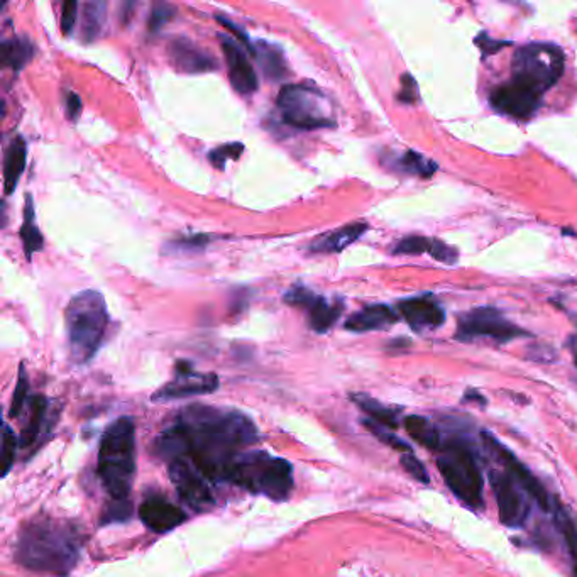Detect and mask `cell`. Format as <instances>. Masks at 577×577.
<instances>
[{"label": "cell", "instance_id": "cell-1", "mask_svg": "<svg viewBox=\"0 0 577 577\" xmlns=\"http://www.w3.org/2000/svg\"><path fill=\"white\" fill-rule=\"evenodd\" d=\"M259 439L255 422L237 410L190 405L156 441V452L187 459L209 481H224L230 464Z\"/></svg>", "mask_w": 577, "mask_h": 577}, {"label": "cell", "instance_id": "cell-35", "mask_svg": "<svg viewBox=\"0 0 577 577\" xmlns=\"http://www.w3.org/2000/svg\"><path fill=\"white\" fill-rule=\"evenodd\" d=\"M17 445H19V441H17L14 430L9 427V423H4V429H2V464H0L4 478L9 474V470L13 468Z\"/></svg>", "mask_w": 577, "mask_h": 577}, {"label": "cell", "instance_id": "cell-23", "mask_svg": "<svg viewBox=\"0 0 577 577\" xmlns=\"http://www.w3.org/2000/svg\"><path fill=\"white\" fill-rule=\"evenodd\" d=\"M27 148L23 137H14L4 154V191L11 195L26 170Z\"/></svg>", "mask_w": 577, "mask_h": 577}, {"label": "cell", "instance_id": "cell-18", "mask_svg": "<svg viewBox=\"0 0 577 577\" xmlns=\"http://www.w3.org/2000/svg\"><path fill=\"white\" fill-rule=\"evenodd\" d=\"M141 522L154 534H166L187 520V513L164 498L144 499L137 511Z\"/></svg>", "mask_w": 577, "mask_h": 577}, {"label": "cell", "instance_id": "cell-38", "mask_svg": "<svg viewBox=\"0 0 577 577\" xmlns=\"http://www.w3.org/2000/svg\"><path fill=\"white\" fill-rule=\"evenodd\" d=\"M400 462H402L403 470H406L415 481L422 484L430 483L429 472L427 468L420 462V459H416L412 452H406L400 457Z\"/></svg>", "mask_w": 577, "mask_h": 577}, {"label": "cell", "instance_id": "cell-39", "mask_svg": "<svg viewBox=\"0 0 577 577\" xmlns=\"http://www.w3.org/2000/svg\"><path fill=\"white\" fill-rule=\"evenodd\" d=\"M131 513H133V507H131L129 499H112V503L106 510L102 522L104 524L122 522V520H127L131 517Z\"/></svg>", "mask_w": 577, "mask_h": 577}, {"label": "cell", "instance_id": "cell-2", "mask_svg": "<svg viewBox=\"0 0 577 577\" xmlns=\"http://www.w3.org/2000/svg\"><path fill=\"white\" fill-rule=\"evenodd\" d=\"M80 549V532L73 525L38 518L29 522L19 534L15 561L33 572L65 577L79 563Z\"/></svg>", "mask_w": 577, "mask_h": 577}, {"label": "cell", "instance_id": "cell-25", "mask_svg": "<svg viewBox=\"0 0 577 577\" xmlns=\"http://www.w3.org/2000/svg\"><path fill=\"white\" fill-rule=\"evenodd\" d=\"M403 423H405V430L415 442L433 452H441L443 445L441 430L437 429V425L432 423L427 416H406Z\"/></svg>", "mask_w": 577, "mask_h": 577}, {"label": "cell", "instance_id": "cell-15", "mask_svg": "<svg viewBox=\"0 0 577 577\" xmlns=\"http://www.w3.org/2000/svg\"><path fill=\"white\" fill-rule=\"evenodd\" d=\"M542 97L544 95L510 80L491 92V106L505 116L515 119H528L537 112L542 104Z\"/></svg>", "mask_w": 577, "mask_h": 577}, {"label": "cell", "instance_id": "cell-40", "mask_svg": "<svg viewBox=\"0 0 577 577\" xmlns=\"http://www.w3.org/2000/svg\"><path fill=\"white\" fill-rule=\"evenodd\" d=\"M418 85L416 80L412 75H403L402 77V88L398 92V100L403 104H415L418 102Z\"/></svg>", "mask_w": 577, "mask_h": 577}, {"label": "cell", "instance_id": "cell-26", "mask_svg": "<svg viewBox=\"0 0 577 577\" xmlns=\"http://www.w3.org/2000/svg\"><path fill=\"white\" fill-rule=\"evenodd\" d=\"M253 54L269 80H283L288 75L282 50L275 44H269L266 41H257Z\"/></svg>", "mask_w": 577, "mask_h": 577}, {"label": "cell", "instance_id": "cell-9", "mask_svg": "<svg viewBox=\"0 0 577 577\" xmlns=\"http://www.w3.org/2000/svg\"><path fill=\"white\" fill-rule=\"evenodd\" d=\"M481 441H483L486 451L497 459L507 474H510L511 478L524 488L538 508L551 515L555 503H557V498L552 497L551 493L547 491V488L535 478V474L528 470L524 462L511 452L510 449H507V445L499 442L497 437L493 433H489L488 430L481 432Z\"/></svg>", "mask_w": 577, "mask_h": 577}, {"label": "cell", "instance_id": "cell-16", "mask_svg": "<svg viewBox=\"0 0 577 577\" xmlns=\"http://www.w3.org/2000/svg\"><path fill=\"white\" fill-rule=\"evenodd\" d=\"M219 40H220V48H222V53L226 58V63H228L230 85L234 87L236 92H239L241 95L255 94L256 90L259 88V83H257L255 67L249 61L247 54L232 36L228 38L224 34H219Z\"/></svg>", "mask_w": 577, "mask_h": 577}, {"label": "cell", "instance_id": "cell-19", "mask_svg": "<svg viewBox=\"0 0 577 577\" xmlns=\"http://www.w3.org/2000/svg\"><path fill=\"white\" fill-rule=\"evenodd\" d=\"M398 312L416 332L433 330L445 322V312L441 303L430 296H415L402 300L398 303Z\"/></svg>", "mask_w": 577, "mask_h": 577}, {"label": "cell", "instance_id": "cell-12", "mask_svg": "<svg viewBox=\"0 0 577 577\" xmlns=\"http://www.w3.org/2000/svg\"><path fill=\"white\" fill-rule=\"evenodd\" d=\"M283 302L290 307L305 310L310 329L317 334L329 332L344 312L342 300L329 302L325 296L317 295L303 284H293L284 295Z\"/></svg>", "mask_w": 577, "mask_h": 577}, {"label": "cell", "instance_id": "cell-5", "mask_svg": "<svg viewBox=\"0 0 577 577\" xmlns=\"http://www.w3.org/2000/svg\"><path fill=\"white\" fill-rule=\"evenodd\" d=\"M224 481L273 501H284L293 489L295 478L293 466L282 457L263 451H247L230 464Z\"/></svg>", "mask_w": 577, "mask_h": 577}, {"label": "cell", "instance_id": "cell-21", "mask_svg": "<svg viewBox=\"0 0 577 577\" xmlns=\"http://www.w3.org/2000/svg\"><path fill=\"white\" fill-rule=\"evenodd\" d=\"M366 230H368V224L356 222V224H349V226L336 228L332 232L322 234L317 239L310 242V253H315V255L342 253L346 247H349L352 242L358 241Z\"/></svg>", "mask_w": 577, "mask_h": 577}, {"label": "cell", "instance_id": "cell-24", "mask_svg": "<svg viewBox=\"0 0 577 577\" xmlns=\"http://www.w3.org/2000/svg\"><path fill=\"white\" fill-rule=\"evenodd\" d=\"M551 515L555 528L564 538L565 547L572 563V576L577 577V518L559 499Z\"/></svg>", "mask_w": 577, "mask_h": 577}, {"label": "cell", "instance_id": "cell-47", "mask_svg": "<svg viewBox=\"0 0 577 577\" xmlns=\"http://www.w3.org/2000/svg\"><path fill=\"white\" fill-rule=\"evenodd\" d=\"M464 400H466V402L479 403V405H481V403H483V405L486 403L484 402L483 395H479L478 391H468V393H466V396H464Z\"/></svg>", "mask_w": 577, "mask_h": 577}, {"label": "cell", "instance_id": "cell-31", "mask_svg": "<svg viewBox=\"0 0 577 577\" xmlns=\"http://www.w3.org/2000/svg\"><path fill=\"white\" fill-rule=\"evenodd\" d=\"M46 410H48L46 398L41 396V395H36V396L31 400V415H29L26 427L23 429L21 439H19V445H21V447H29L31 443L36 442L41 429H42V422H44V416H46Z\"/></svg>", "mask_w": 577, "mask_h": 577}, {"label": "cell", "instance_id": "cell-8", "mask_svg": "<svg viewBox=\"0 0 577 577\" xmlns=\"http://www.w3.org/2000/svg\"><path fill=\"white\" fill-rule=\"evenodd\" d=\"M276 107L283 124L298 131H315L336 126L327 97L309 83L284 85L276 98Z\"/></svg>", "mask_w": 577, "mask_h": 577}, {"label": "cell", "instance_id": "cell-34", "mask_svg": "<svg viewBox=\"0 0 577 577\" xmlns=\"http://www.w3.org/2000/svg\"><path fill=\"white\" fill-rule=\"evenodd\" d=\"M176 15V7L166 2L154 4L148 19L149 34H158Z\"/></svg>", "mask_w": 577, "mask_h": 577}, {"label": "cell", "instance_id": "cell-41", "mask_svg": "<svg viewBox=\"0 0 577 577\" xmlns=\"http://www.w3.org/2000/svg\"><path fill=\"white\" fill-rule=\"evenodd\" d=\"M77 15H79V4L73 2V0L65 2L63 7H61V31H63L65 36L73 33V27H75V23H77Z\"/></svg>", "mask_w": 577, "mask_h": 577}, {"label": "cell", "instance_id": "cell-22", "mask_svg": "<svg viewBox=\"0 0 577 577\" xmlns=\"http://www.w3.org/2000/svg\"><path fill=\"white\" fill-rule=\"evenodd\" d=\"M429 253L435 261H441L445 265H454L457 261V251L449 247L445 242L422 237V236H410L402 241L396 242L393 247V255H425Z\"/></svg>", "mask_w": 577, "mask_h": 577}, {"label": "cell", "instance_id": "cell-28", "mask_svg": "<svg viewBox=\"0 0 577 577\" xmlns=\"http://www.w3.org/2000/svg\"><path fill=\"white\" fill-rule=\"evenodd\" d=\"M19 236H21V241H23L26 259L27 261H31L33 256L36 255V253H40L41 249L44 247V237H42L40 228H38V224H36L34 203H33V197H31V195H27L26 197L24 220H23V226H21V230H19Z\"/></svg>", "mask_w": 577, "mask_h": 577}, {"label": "cell", "instance_id": "cell-20", "mask_svg": "<svg viewBox=\"0 0 577 577\" xmlns=\"http://www.w3.org/2000/svg\"><path fill=\"white\" fill-rule=\"evenodd\" d=\"M396 322H398V313L395 310L383 303H375L350 315L344 323V329L356 334H364L373 330H385Z\"/></svg>", "mask_w": 577, "mask_h": 577}, {"label": "cell", "instance_id": "cell-6", "mask_svg": "<svg viewBox=\"0 0 577 577\" xmlns=\"http://www.w3.org/2000/svg\"><path fill=\"white\" fill-rule=\"evenodd\" d=\"M437 468L457 499H461L470 510H483V472L470 442L461 439L443 441Z\"/></svg>", "mask_w": 577, "mask_h": 577}, {"label": "cell", "instance_id": "cell-10", "mask_svg": "<svg viewBox=\"0 0 577 577\" xmlns=\"http://www.w3.org/2000/svg\"><path fill=\"white\" fill-rule=\"evenodd\" d=\"M524 336H526L524 329L517 327L499 310L493 307L470 310L468 313L461 315L457 322L456 339L459 340L489 337L495 342L505 344Z\"/></svg>", "mask_w": 577, "mask_h": 577}, {"label": "cell", "instance_id": "cell-45", "mask_svg": "<svg viewBox=\"0 0 577 577\" xmlns=\"http://www.w3.org/2000/svg\"><path fill=\"white\" fill-rule=\"evenodd\" d=\"M65 108H67V116L70 121H77L79 114L81 112V100L75 92H67L65 94Z\"/></svg>", "mask_w": 577, "mask_h": 577}, {"label": "cell", "instance_id": "cell-3", "mask_svg": "<svg viewBox=\"0 0 577 577\" xmlns=\"http://www.w3.org/2000/svg\"><path fill=\"white\" fill-rule=\"evenodd\" d=\"M97 474L112 499H127L135 474V427L129 416L108 425L98 449Z\"/></svg>", "mask_w": 577, "mask_h": 577}, {"label": "cell", "instance_id": "cell-27", "mask_svg": "<svg viewBox=\"0 0 577 577\" xmlns=\"http://www.w3.org/2000/svg\"><path fill=\"white\" fill-rule=\"evenodd\" d=\"M2 67L11 68L13 71H21L34 56L33 42L24 36H14L11 40L2 41Z\"/></svg>", "mask_w": 577, "mask_h": 577}, {"label": "cell", "instance_id": "cell-44", "mask_svg": "<svg viewBox=\"0 0 577 577\" xmlns=\"http://www.w3.org/2000/svg\"><path fill=\"white\" fill-rule=\"evenodd\" d=\"M508 44H510V41L489 40L488 34H484V33H481V34L476 38V46H479V50L483 51L484 56L498 53L501 48H505V46H508Z\"/></svg>", "mask_w": 577, "mask_h": 577}, {"label": "cell", "instance_id": "cell-33", "mask_svg": "<svg viewBox=\"0 0 577 577\" xmlns=\"http://www.w3.org/2000/svg\"><path fill=\"white\" fill-rule=\"evenodd\" d=\"M363 425L366 429L369 430L377 439H379L381 442L386 443L388 447H391L393 451H398L400 454L412 452V445L402 441V439H400L398 435H395L393 432H389L391 429H388V427H383V425H379V423L373 422V420H364Z\"/></svg>", "mask_w": 577, "mask_h": 577}, {"label": "cell", "instance_id": "cell-37", "mask_svg": "<svg viewBox=\"0 0 577 577\" xmlns=\"http://www.w3.org/2000/svg\"><path fill=\"white\" fill-rule=\"evenodd\" d=\"M244 144L241 143H228L224 146H219L215 148L210 154H209V160L214 164L215 168L219 170H224L226 168V163L228 160H239L242 153H244Z\"/></svg>", "mask_w": 577, "mask_h": 577}, {"label": "cell", "instance_id": "cell-43", "mask_svg": "<svg viewBox=\"0 0 577 577\" xmlns=\"http://www.w3.org/2000/svg\"><path fill=\"white\" fill-rule=\"evenodd\" d=\"M217 21L228 29V33L232 34V38H237V40L241 41L242 44L247 48V51L253 54V51H255V42L249 40V36L242 31L241 27L236 26L230 19L224 17V15H217Z\"/></svg>", "mask_w": 577, "mask_h": 577}, {"label": "cell", "instance_id": "cell-32", "mask_svg": "<svg viewBox=\"0 0 577 577\" xmlns=\"http://www.w3.org/2000/svg\"><path fill=\"white\" fill-rule=\"evenodd\" d=\"M398 166L403 172L412 173V175L422 176V178H430L437 172V164L430 162L427 158H423L422 154H418L415 151H406L402 158L398 160Z\"/></svg>", "mask_w": 577, "mask_h": 577}, {"label": "cell", "instance_id": "cell-46", "mask_svg": "<svg viewBox=\"0 0 577 577\" xmlns=\"http://www.w3.org/2000/svg\"><path fill=\"white\" fill-rule=\"evenodd\" d=\"M567 348L571 350V354H572V361L576 364L577 368V332L576 334H572L571 339H569V342H567Z\"/></svg>", "mask_w": 577, "mask_h": 577}, {"label": "cell", "instance_id": "cell-7", "mask_svg": "<svg viewBox=\"0 0 577 577\" xmlns=\"http://www.w3.org/2000/svg\"><path fill=\"white\" fill-rule=\"evenodd\" d=\"M564 51L552 42L522 46L511 61V81L544 95L564 75Z\"/></svg>", "mask_w": 577, "mask_h": 577}, {"label": "cell", "instance_id": "cell-36", "mask_svg": "<svg viewBox=\"0 0 577 577\" xmlns=\"http://www.w3.org/2000/svg\"><path fill=\"white\" fill-rule=\"evenodd\" d=\"M27 391H29V379H27L24 364H21L15 389H14L13 402H11V408H9V416L14 418V416L21 415V412L24 408V403L27 400Z\"/></svg>", "mask_w": 577, "mask_h": 577}, {"label": "cell", "instance_id": "cell-4", "mask_svg": "<svg viewBox=\"0 0 577 577\" xmlns=\"http://www.w3.org/2000/svg\"><path fill=\"white\" fill-rule=\"evenodd\" d=\"M70 359L87 364L100 349L108 327V310L102 293L83 290L68 302L65 310Z\"/></svg>", "mask_w": 577, "mask_h": 577}, {"label": "cell", "instance_id": "cell-29", "mask_svg": "<svg viewBox=\"0 0 577 577\" xmlns=\"http://www.w3.org/2000/svg\"><path fill=\"white\" fill-rule=\"evenodd\" d=\"M350 400L356 403V405L363 410L364 414H368V415L371 416L373 422H377L379 425L388 427V429L391 430L398 429L400 422H398L396 410L389 408L386 405L377 402V400L368 396V395H364V393H354V395H350Z\"/></svg>", "mask_w": 577, "mask_h": 577}, {"label": "cell", "instance_id": "cell-17", "mask_svg": "<svg viewBox=\"0 0 577 577\" xmlns=\"http://www.w3.org/2000/svg\"><path fill=\"white\" fill-rule=\"evenodd\" d=\"M168 60L176 71L187 75H200L219 70V61L212 54L187 38H175L168 44Z\"/></svg>", "mask_w": 577, "mask_h": 577}, {"label": "cell", "instance_id": "cell-11", "mask_svg": "<svg viewBox=\"0 0 577 577\" xmlns=\"http://www.w3.org/2000/svg\"><path fill=\"white\" fill-rule=\"evenodd\" d=\"M489 483L495 491L501 524L508 528H522L532 513V498L505 470H489Z\"/></svg>", "mask_w": 577, "mask_h": 577}, {"label": "cell", "instance_id": "cell-13", "mask_svg": "<svg viewBox=\"0 0 577 577\" xmlns=\"http://www.w3.org/2000/svg\"><path fill=\"white\" fill-rule=\"evenodd\" d=\"M170 479L180 498L197 511L210 510L215 498L210 489V481L187 459H175L170 462Z\"/></svg>", "mask_w": 577, "mask_h": 577}, {"label": "cell", "instance_id": "cell-14", "mask_svg": "<svg viewBox=\"0 0 577 577\" xmlns=\"http://www.w3.org/2000/svg\"><path fill=\"white\" fill-rule=\"evenodd\" d=\"M175 371V377L153 395V402H170V400H181L190 396L210 395L215 389H219L220 385L217 375L197 373L193 366L187 361H178Z\"/></svg>", "mask_w": 577, "mask_h": 577}, {"label": "cell", "instance_id": "cell-30", "mask_svg": "<svg viewBox=\"0 0 577 577\" xmlns=\"http://www.w3.org/2000/svg\"><path fill=\"white\" fill-rule=\"evenodd\" d=\"M106 2H85L81 5L80 38L85 42L97 40L106 23Z\"/></svg>", "mask_w": 577, "mask_h": 577}, {"label": "cell", "instance_id": "cell-42", "mask_svg": "<svg viewBox=\"0 0 577 577\" xmlns=\"http://www.w3.org/2000/svg\"><path fill=\"white\" fill-rule=\"evenodd\" d=\"M210 239H212V236H209V234H195V236H190L185 239L172 242V247L183 249V251H193V249H201V247L209 246Z\"/></svg>", "mask_w": 577, "mask_h": 577}]
</instances>
